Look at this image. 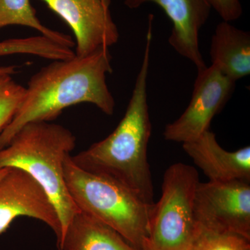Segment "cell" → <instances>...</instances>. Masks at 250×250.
<instances>
[{
	"mask_svg": "<svg viewBox=\"0 0 250 250\" xmlns=\"http://www.w3.org/2000/svg\"><path fill=\"white\" fill-rule=\"evenodd\" d=\"M27 217L40 220L54 231L57 246L62 228L54 204L40 184L16 167H7L0 179V235L7 231L16 218Z\"/></svg>",
	"mask_w": 250,
	"mask_h": 250,
	"instance_id": "9",
	"label": "cell"
},
{
	"mask_svg": "<svg viewBox=\"0 0 250 250\" xmlns=\"http://www.w3.org/2000/svg\"><path fill=\"white\" fill-rule=\"evenodd\" d=\"M212 65L234 82L250 73V34L229 22L219 23L212 36Z\"/></svg>",
	"mask_w": 250,
	"mask_h": 250,
	"instance_id": "12",
	"label": "cell"
},
{
	"mask_svg": "<svg viewBox=\"0 0 250 250\" xmlns=\"http://www.w3.org/2000/svg\"><path fill=\"white\" fill-rule=\"evenodd\" d=\"M194 213L199 228L250 241V181L200 182Z\"/></svg>",
	"mask_w": 250,
	"mask_h": 250,
	"instance_id": "6",
	"label": "cell"
},
{
	"mask_svg": "<svg viewBox=\"0 0 250 250\" xmlns=\"http://www.w3.org/2000/svg\"><path fill=\"white\" fill-rule=\"evenodd\" d=\"M236 86V82L213 65L197 70L191 100L176 121L166 125V141L183 143L198 139L209 130L212 120L225 107Z\"/></svg>",
	"mask_w": 250,
	"mask_h": 250,
	"instance_id": "7",
	"label": "cell"
},
{
	"mask_svg": "<svg viewBox=\"0 0 250 250\" xmlns=\"http://www.w3.org/2000/svg\"><path fill=\"white\" fill-rule=\"evenodd\" d=\"M59 250H140L111 227L80 211L74 216L59 245Z\"/></svg>",
	"mask_w": 250,
	"mask_h": 250,
	"instance_id": "13",
	"label": "cell"
},
{
	"mask_svg": "<svg viewBox=\"0 0 250 250\" xmlns=\"http://www.w3.org/2000/svg\"><path fill=\"white\" fill-rule=\"evenodd\" d=\"M184 152L211 182L250 181V147L225 150L214 133L205 131L196 140L182 144Z\"/></svg>",
	"mask_w": 250,
	"mask_h": 250,
	"instance_id": "11",
	"label": "cell"
},
{
	"mask_svg": "<svg viewBox=\"0 0 250 250\" xmlns=\"http://www.w3.org/2000/svg\"><path fill=\"white\" fill-rule=\"evenodd\" d=\"M196 168L177 163L164 173L161 196L154 203L142 250H191L199 233L194 213L200 183Z\"/></svg>",
	"mask_w": 250,
	"mask_h": 250,
	"instance_id": "5",
	"label": "cell"
},
{
	"mask_svg": "<svg viewBox=\"0 0 250 250\" xmlns=\"http://www.w3.org/2000/svg\"><path fill=\"white\" fill-rule=\"evenodd\" d=\"M160 6L172 22L168 41L174 50L192 62L197 70L207 66L200 52V29L209 18V0H125L126 7L136 9L146 3Z\"/></svg>",
	"mask_w": 250,
	"mask_h": 250,
	"instance_id": "10",
	"label": "cell"
},
{
	"mask_svg": "<svg viewBox=\"0 0 250 250\" xmlns=\"http://www.w3.org/2000/svg\"><path fill=\"white\" fill-rule=\"evenodd\" d=\"M64 177L80 211L111 227L129 244L143 250L149 231L153 205L116 180L81 168L67 156Z\"/></svg>",
	"mask_w": 250,
	"mask_h": 250,
	"instance_id": "4",
	"label": "cell"
},
{
	"mask_svg": "<svg viewBox=\"0 0 250 250\" xmlns=\"http://www.w3.org/2000/svg\"><path fill=\"white\" fill-rule=\"evenodd\" d=\"M13 76L0 74V132L14 118L25 93V87L18 83Z\"/></svg>",
	"mask_w": 250,
	"mask_h": 250,
	"instance_id": "16",
	"label": "cell"
},
{
	"mask_svg": "<svg viewBox=\"0 0 250 250\" xmlns=\"http://www.w3.org/2000/svg\"><path fill=\"white\" fill-rule=\"evenodd\" d=\"M11 25L31 28L65 47L73 48L75 44L70 36L49 29L36 16L30 0H0V29Z\"/></svg>",
	"mask_w": 250,
	"mask_h": 250,
	"instance_id": "14",
	"label": "cell"
},
{
	"mask_svg": "<svg viewBox=\"0 0 250 250\" xmlns=\"http://www.w3.org/2000/svg\"><path fill=\"white\" fill-rule=\"evenodd\" d=\"M6 171H7V167H5V168L0 169V179L4 175V174L6 173Z\"/></svg>",
	"mask_w": 250,
	"mask_h": 250,
	"instance_id": "20",
	"label": "cell"
},
{
	"mask_svg": "<svg viewBox=\"0 0 250 250\" xmlns=\"http://www.w3.org/2000/svg\"><path fill=\"white\" fill-rule=\"evenodd\" d=\"M18 72V67L15 65H6V66H0V74H9L14 75Z\"/></svg>",
	"mask_w": 250,
	"mask_h": 250,
	"instance_id": "19",
	"label": "cell"
},
{
	"mask_svg": "<svg viewBox=\"0 0 250 250\" xmlns=\"http://www.w3.org/2000/svg\"><path fill=\"white\" fill-rule=\"evenodd\" d=\"M211 7L217 11L223 21L231 22L241 18L243 7L240 0H209Z\"/></svg>",
	"mask_w": 250,
	"mask_h": 250,
	"instance_id": "18",
	"label": "cell"
},
{
	"mask_svg": "<svg viewBox=\"0 0 250 250\" xmlns=\"http://www.w3.org/2000/svg\"><path fill=\"white\" fill-rule=\"evenodd\" d=\"M16 54L36 56L51 61L64 60L75 55L70 47L60 45L42 35L0 42V57Z\"/></svg>",
	"mask_w": 250,
	"mask_h": 250,
	"instance_id": "15",
	"label": "cell"
},
{
	"mask_svg": "<svg viewBox=\"0 0 250 250\" xmlns=\"http://www.w3.org/2000/svg\"><path fill=\"white\" fill-rule=\"evenodd\" d=\"M199 229L191 250H250V240L240 235Z\"/></svg>",
	"mask_w": 250,
	"mask_h": 250,
	"instance_id": "17",
	"label": "cell"
},
{
	"mask_svg": "<svg viewBox=\"0 0 250 250\" xmlns=\"http://www.w3.org/2000/svg\"><path fill=\"white\" fill-rule=\"evenodd\" d=\"M76 141L73 133L62 125L32 122L24 125L0 150V169H21L43 188L58 213L62 238L72 218L80 211L64 177V161L71 155Z\"/></svg>",
	"mask_w": 250,
	"mask_h": 250,
	"instance_id": "3",
	"label": "cell"
},
{
	"mask_svg": "<svg viewBox=\"0 0 250 250\" xmlns=\"http://www.w3.org/2000/svg\"><path fill=\"white\" fill-rule=\"evenodd\" d=\"M152 29V24H148L142 64L119 124L107 137L72 156V161L81 168L117 181L150 205L155 203L147 156L152 134L147 79Z\"/></svg>",
	"mask_w": 250,
	"mask_h": 250,
	"instance_id": "2",
	"label": "cell"
},
{
	"mask_svg": "<svg viewBox=\"0 0 250 250\" xmlns=\"http://www.w3.org/2000/svg\"><path fill=\"white\" fill-rule=\"evenodd\" d=\"M71 29L75 55L85 57L118 42L120 32L111 12V0H41Z\"/></svg>",
	"mask_w": 250,
	"mask_h": 250,
	"instance_id": "8",
	"label": "cell"
},
{
	"mask_svg": "<svg viewBox=\"0 0 250 250\" xmlns=\"http://www.w3.org/2000/svg\"><path fill=\"white\" fill-rule=\"evenodd\" d=\"M109 48H103L85 57L52 61L42 67L31 77L18 111L0 132V150L24 125L52 122L64 109L79 104H91L112 116L116 102L106 83V76L113 72Z\"/></svg>",
	"mask_w": 250,
	"mask_h": 250,
	"instance_id": "1",
	"label": "cell"
}]
</instances>
